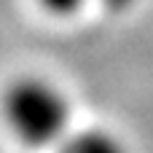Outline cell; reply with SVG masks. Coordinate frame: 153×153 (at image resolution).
Returning <instances> with one entry per match:
<instances>
[{
    "label": "cell",
    "instance_id": "cell-1",
    "mask_svg": "<svg viewBox=\"0 0 153 153\" xmlns=\"http://www.w3.org/2000/svg\"><path fill=\"white\" fill-rule=\"evenodd\" d=\"M0 124L19 148L54 151L75 126L73 102L54 78L24 73L11 78L0 91Z\"/></svg>",
    "mask_w": 153,
    "mask_h": 153
},
{
    "label": "cell",
    "instance_id": "cell-2",
    "mask_svg": "<svg viewBox=\"0 0 153 153\" xmlns=\"http://www.w3.org/2000/svg\"><path fill=\"white\" fill-rule=\"evenodd\" d=\"M51 153H129L126 140L105 126H73Z\"/></svg>",
    "mask_w": 153,
    "mask_h": 153
},
{
    "label": "cell",
    "instance_id": "cell-3",
    "mask_svg": "<svg viewBox=\"0 0 153 153\" xmlns=\"http://www.w3.org/2000/svg\"><path fill=\"white\" fill-rule=\"evenodd\" d=\"M86 3H89V0H38V5H40L46 13L56 16V19H70V16H75Z\"/></svg>",
    "mask_w": 153,
    "mask_h": 153
},
{
    "label": "cell",
    "instance_id": "cell-4",
    "mask_svg": "<svg viewBox=\"0 0 153 153\" xmlns=\"http://www.w3.org/2000/svg\"><path fill=\"white\" fill-rule=\"evenodd\" d=\"M105 8H110V11H126L134 0H100Z\"/></svg>",
    "mask_w": 153,
    "mask_h": 153
}]
</instances>
